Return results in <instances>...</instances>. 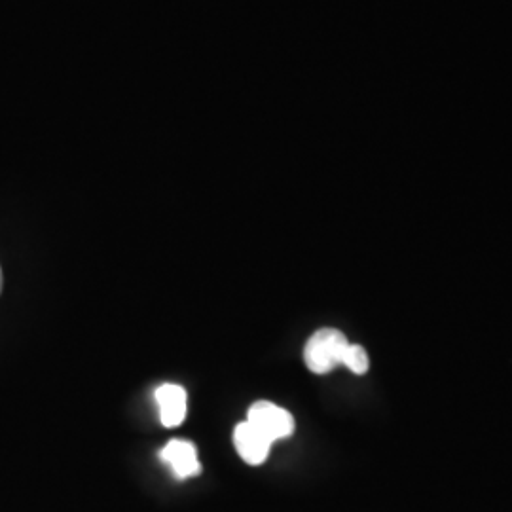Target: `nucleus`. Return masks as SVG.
<instances>
[{
    "instance_id": "nucleus-7",
    "label": "nucleus",
    "mask_w": 512,
    "mask_h": 512,
    "mask_svg": "<svg viewBox=\"0 0 512 512\" xmlns=\"http://www.w3.org/2000/svg\"><path fill=\"white\" fill-rule=\"evenodd\" d=\"M0 293H2V270H0Z\"/></svg>"
},
{
    "instance_id": "nucleus-5",
    "label": "nucleus",
    "mask_w": 512,
    "mask_h": 512,
    "mask_svg": "<svg viewBox=\"0 0 512 512\" xmlns=\"http://www.w3.org/2000/svg\"><path fill=\"white\" fill-rule=\"evenodd\" d=\"M160 420L165 427H179L186 418V391L181 385L165 384L156 391Z\"/></svg>"
},
{
    "instance_id": "nucleus-4",
    "label": "nucleus",
    "mask_w": 512,
    "mask_h": 512,
    "mask_svg": "<svg viewBox=\"0 0 512 512\" xmlns=\"http://www.w3.org/2000/svg\"><path fill=\"white\" fill-rule=\"evenodd\" d=\"M234 444L239 456L249 465H260L268 459L272 442L266 439L249 421L239 423L234 431Z\"/></svg>"
},
{
    "instance_id": "nucleus-6",
    "label": "nucleus",
    "mask_w": 512,
    "mask_h": 512,
    "mask_svg": "<svg viewBox=\"0 0 512 512\" xmlns=\"http://www.w3.org/2000/svg\"><path fill=\"white\" fill-rule=\"evenodd\" d=\"M342 365L348 366L349 370L353 374H365L370 366L368 361V355H366L365 348L361 346H355V344H349V348L346 349V355H344V361Z\"/></svg>"
},
{
    "instance_id": "nucleus-3",
    "label": "nucleus",
    "mask_w": 512,
    "mask_h": 512,
    "mask_svg": "<svg viewBox=\"0 0 512 512\" xmlns=\"http://www.w3.org/2000/svg\"><path fill=\"white\" fill-rule=\"evenodd\" d=\"M160 458L171 467V471L179 478H190L202 473V465L198 459V452L192 442L186 440H169L165 444Z\"/></svg>"
},
{
    "instance_id": "nucleus-1",
    "label": "nucleus",
    "mask_w": 512,
    "mask_h": 512,
    "mask_svg": "<svg viewBox=\"0 0 512 512\" xmlns=\"http://www.w3.org/2000/svg\"><path fill=\"white\" fill-rule=\"evenodd\" d=\"M348 348V338L340 330H317L304 348V361L311 372L327 374L332 368L342 365Z\"/></svg>"
},
{
    "instance_id": "nucleus-2",
    "label": "nucleus",
    "mask_w": 512,
    "mask_h": 512,
    "mask_svg": "<svg viewBox=\"0 0 512 512\" xmlns=\"http://www.w3.org/2000/svg\"><path fill=\"white\" fill-rule=\"evenodd\" d=\"M247 421L272 444L275 440L287 439L294 433V418L291 412L268 401H258L253 404L249 408Z\"/></svg>"
}]
</instances>
